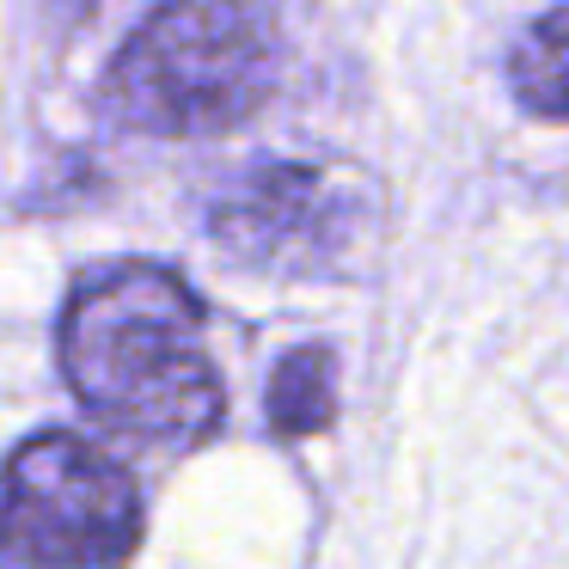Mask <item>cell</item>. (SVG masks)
<instances>
[{"instance_id":"277c9868","label":"cell","mask_w":569,"mask_h":569,"mask_svg":"<svg viewBox=\"0 0 569 569\" xmlns=\"http://www.w3.org/2000/svg\"><path fill=\"white\" fill-rule=\"evenodd\" d=\"M209 233L251 270L325 276L356 258L368 233V190L337 166L258 160L209 202Z\"/></svg>"},{"instance_id":"3957f363","label":"cell","mask_w":569,"mask_h":569,"mask_svg":"<svg viewBox=\"0 0 569 569\" xmlns=\"http://www.w3.org/2000/svg\"><path fill=\"white\" fill-rule=\"evenodd\" d=\"M141 527V483L68 429L31 435L0 471V569H123Z\"/></svg>"},{"instance_id":"6da1fadb","label":"cell","mask_w":569,"mask_h":569,"mask_svg":"<svg viewBox=\"0 0 569 569\" xmlns=\"http://www.w3.org/2000/svg\"><path fill=\"white\" fill-rule=\"evenodd\" d=\"M202 295L166 263H117L62 312V373L99 422L153 447H197L221 429L227 392L202 343Z\"/></svg>"},{"instance_id":"8992f818","label":"cell","mask_w":569,"mask_h":569,"mask_svg":"<svg viewBox=\"0 0 569 569\" xmlns=\"http://www.w3.org/2000/svg\"><path fill=\"white\" fill-rule=\"evenodd\" d=\"M337 417V356L319 343L288 349L270 373V429L300 441V435L331 429Z\"/></svg>"},{"instance_id":"7a4b0ae2","label":"cell","mask_w":569,"mask_h":569,"mask_svg":"<svg viewBox=\"0 0 569 569\" xmlns=\"http://www.w3.org/2000/svg\"><path fill=\"white\" fill-rule=\"evenodd\" d=\"M282 80L263 0H160L104 68V111L136 136L202 141L251 123Z\"/></svg>"},{"instance_id":"5b68a950","label":"cell","mask_w":569,"mask_h":569,"mask_svg":"<svg viewBox=\"0 0 569 569\" xmlns=\"http://www.w3.org/2000/svg\"><path fill=\"white\" fill-rule=\"evenodd\" d=\"M508 80L532 117L569 123V7H551V13L532 19L527 38L508 56Z\"/></svg>"}]
</instances>
